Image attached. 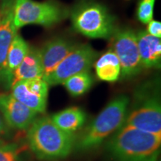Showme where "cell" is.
I'll return each mask as SVG.
<instances>
[{
  "mask_svg": "<svg viewBox=\"0 0 161 161\" xmlns=\"http://www.w3.org/2000/svg\"><path fill=\"white\" fill-rule=\"evenodd\" d=\"M28 146L40 160H53L68 157L75 148V134L64 131L49 116L36 118L28 128Z\"/></svg>",
  "mask_w": 161,
  "mask_h": 161,
  "instance_id": "1",
  "label": "cell"
},
{
  "mask_svg": "<svg viewBox=\"0 0 161 161\" xmlns=\"http://www.w3.org/2000/svg\"><path fill=\"white\" fill-rule=\"evenodd\" d=\"M123 125L161 134L160 90L158 78L147 80L136 88Z\"/></svg>",
  "mask_w": 161,
  "mask_h": 161,
  "instance_id": "2",
  "label": "cell"
},
{
  "mask_svg": "<svg viewBox=\"0 0 161 161\" xmlns=\"http://www.w3.org/2000/svg\"><path fill=\"white\" fill-rule=\"evenodd\" d=\"M130 98L125 94L114 97L98 115L86 127L79 137H76L75 148L92 150L119 129L124 123L130 105Z\"/></svg>",
  "mask_w": 161,
  "mask_h": 161,
  "instance_id": "3",
  "label": "cell"
},
{
  "mask_svg": "<svg viewBox=\"0 0 161 161\" xmlns=\"http://www.w3.org/2000/svg\"><path fill=\"white\" fill-rule=\"evenodd\" d=\"M161 134L123 125L108 144L116 161H148L160 155Z\"/></svg>",
  "mask_w": 161,
  "mask_h": 161,
  "instance_id": "4",
  "label": "cell"
},
{
  "mask_svg": "<svg viewBox=\"0 0 161 161\" xmlns=\"http://www.w3.org/2000/svg\"><path fill=\"white\" fill-rule=\"evenodd\" d=\"M75 31L90 38L110 39L116 28L115 18L104 5L94 2L78 5L71 14Z\"/></svg>",
  "mask_w": 161,
  "mask_h": 161,
  "instance_id": "5",
  "label": "cell"
},
{
  "mask_svg": "<svg viewBox=\"0 0 161 161\" xmlns=\"http://www.w3.org/2000/svg\"><path fill=\"white\" fill-rule=\"evenodd\" d=\"M68 15L62 5L54 1L14 0V23L18 30L27 25L50 27L61 22Z\"/></svg>",
  "mask_w": 161,
  "mask_h": 161,
  "instance_id": "6",
  "label": "cell"
},
{
  "mask_svg": "<svg viewBox=\"0 0 161 161\" xmlns=\"http://www.w3.org/2000/svg\"><path fill=\"white\" fill-rule=\"evenodd\" d=\"M113 50L121 66L120 78L130 79L143 69L139 54L136 35L128 28L116 29L113 35Z\"/></svg>",
  "mask_w": 161,
  "mask_h": 161,
  "instance_id": "7",
  "label": "cell"
},
{
  "mask_svg": "<svg viewBox=\"0 0 161 161\" xmlns=\"http://www.w3.org/2000/svg\"><path fill=\"white\" fill-rule=\"evenodd\" d=\"M98 58V52L88 44L76 46L57 67L43 79L49 86L63 84L65 80L83 72L90 71Z\"/></svg>",
  "mask_w": 161,
  "mask_h": 161,
  "instance_id": "8",
  "label": "cell"
},
{
  "mask_svg": "<svg viewBox=\"0 0 161 161\" xmlns=\"http://www.w3.org/2000/svg\"><path fill=\"white\" fill-rule=\"evenodd\" d=\"M49 84L43 78L21 80L11 87V95L37 114L46 110Z\"/></svg>",
  "mask_w": 161,
  "mask_h": 161,
  "instance_id": "9",
  "label": "cell"
},
{
  "mask_svg": "<svg viewBox=\"0 0 161 161\" xmlns=\"http://www.w3.org/2000/svg\"><path fill=\"white\" fill-rule=\"evenodd\" d=\"M0 113L8 126L17 130L28 129L38 114L11 93H0Z\"/></svg>",
  "mask_w": 161,
  "mask_h": 161,
  "instance_id": "10",
  "label": "cell"
},
{
  "mask_svg": "<svg viewBox=\"0 0 161 161\" xmlns=\"http://www.w3.org/2000/svg\"><path fill=\"white\" fill-rule=\"evenodd\" d=\"M14 0H3L0 21V86L8 88L6 76V60L8 49L17 29L14 23Z\"/></svg>",
  "mask_w": 161,
  "mask_h": 161,
  "instance_id": "11",
  "label": "cell"
},
{
  "mask_svg": "<svg viewBox=\"0 0 161 161\" xmlns=\"http://www.w3.org/2000/svg\"><path fill=\"white\" fill-rule=\"evenodd\" d=\"M78 44L65 38L49 40L40 49L43 66V78L47 77L57 66L73 50Z\"/></svg>",
  "mask_w": 161,
  "mask_h": 161,
  "instance_id": "12",
  "label": "cell"
},
{
  "mask_svg": "<svg viewBox=\"0 0 161 161\" xmlns=\"http://www.w3.org/2000/svg\"><path fill=\"white\" fill-rule=\"evenodd\" d=\"M136 35L139 54L143 69L160 68V38L153 37L146 31H139Z\"/></svg>",
  "mask_w": 161,
  "mask_h": 161,
  "instance_id": "13",
  "label": "cell"
},
{
  "mask_svg": "<svg viewBox=\"0 0 161 161\" xmlns=\"http://www.w3.org/2000/svg\"><path fill=\"white\" fill-rule=\"evenodd\" d=\"M43 74L40 49L30 46L27 55L14 72L11 87L21 80L43 78Z\"/></svg>",
  "mask_w": 161,
  "mask_h": 161,
  "instance_id": "14",
  "label": "cell"
},
{
  "mask_svg": "<svg viewBox=\"0 0 161 161\" xmlns=\"http://www.w3.org/2000/svg\"><path fill=\"white\" fill-rule=\"evenodd\" d=\"M50 118L64 131L75 134L85 124L86 114L78 107H71L56 113Z\"/></svg>",
  "mask_w": 161,
  "mask_h": 161,
  "instance_id": "15",
  "label": "cell"
},
{
  "mask_svg": "<svg viewBox=\"0 0 161 161\" xmlns=\"http://www.w3.org/2000/svg\"><path fill=\"white\" fill-rule=\"evenodd\" d=\"M96 76L107 82H116L120 78L121 66L117 56L113 49L108 50L94 64Z\"/></svg>",
  "mask_w": 161,
  "mask_h": 161,
  "instance_id": "16",
  "label": "cell"
},
{
  "mask_svg": "<svg viewBox=\"0 0 161 161\" xmlns=\"http://www.w3.org/2000/svg\"><path fill=\"white\" fill-rule=\"evenodd\" d=\"M29 48L27 42L17 33L10 45L6 60V76L8 88H11L14 72L27 55Z\"/></svg>",
  "mask_w": 161,
  "mask_h": 161,
  "instance_id": "17",
  "label": "cell"
},
{
  "mask_svg": "<svg viewBox=\"0 0 161 161\" xmlns=\"http://www.w3.org/2000/svg\"><path fill=\"white\" fill-rule=\"evenodd\" d=\"M63 84L73 97H78L86 93L93 84V76L90 71L76 74L67 78Z\"/></svg>",
  "mask_w": 161,
  "mask_h": 161,
  "instance_id": "18",
  "label": "cell"
},
{
  "mask_svg": "<svg viewBox=\"0 0 161 161\" xmlns=\"http://www.w3.org/2000/svg\"><path fill=\"white\" fill-rule=\"evenodd\" d=\"M28 145L17 143L3 144L0 146V161H20Z\"/></svg>",
  "mask_w": 161,
  "mask_h": 161,
  "instance_id": "19",
  "label": "cell"
},
{
  "mask_svg": "<svg viewBox=\"0 0 161 161\" xmlns=\"http://www.w3.org/2000/svg\"><path fill=\"white\" fill-rule=\"evenodd\" d=\"M155 0H141L136 11V17L142 23L148 24L153 19Z\"/></svg>",
  "mask_w": 161,
  "mask_h": 161,
  "instance_id": "20",
  "label": "cell"
},
{
  "mask_svg": "<svg viewBox=\"0 0 161 161\" xmlns=\"http://www.w3.org/2000/svg\"><path fill=\"white\" fill-rule=\"evenodd\" d=\"M147 32L153 37H161V23L160 21L152 19L148 23V29Z\"/></svg>",
  "mask_w": 161,
  "mask_h": 161,
  "instance_id": "21",
  "label": "cell"
},
{
  "mask_svg": "<svg viewBox=\"0 0 161 161\" xmlns=\"http://www.w3.org/2000/svg\"><path fill=\"white\" fill-rule=\"evenodd\" d=\"M10 133V128L4 120L3 115L0 113V136H7Z\"/></svg>",
  "mask_w": 161,
  "mask_h": 161,
  "instance_id": "22",
  "label": "cell"
},
{
  "mask_svg": "<svg viewBox=\"0 0 161 161\" xmlns=\"http://www.w3.org/2000/svg\"><path fill=\"white\" fill-rule=\"evenodd\" d=\"M158 158H159V155L156 156V157H154V158H152V159H150V160H148V161H160V160H159Z\"/></svg>",
  "mask_w": 161,
  "mask_h": 161,
  "instance_id": "23",
  "label": "cell"
},
{
  "mask_svg": "<svg viewBox=\"0 0 161 161\" xmlns=\"http://www.w3.org/2000/svg\"><path fill=\"white\" fill-rule=\"evenodd\" d=\"M5 141H4L3 139L0 138V146H2V145H3V144H5Z\"/></svg>",
  "mask_w": 161,
  "mask_h": 161,
  "instance_id": "24",
  "label": "cell"
},
{
  "mask_svg": "<svg viewBox=\"0 0 161 161\" xmlns=\"http://www.w3.org/2000/svg\"><path fill=\"white\" fill-rule=\"evenodd\" d=\"M0 21H1V10H0Z\"/></svg>",
  "mask_w": 161,
  "mask_h": 161,
  "instance_id": "25",
  "label": "cell"
}]
</instances>
